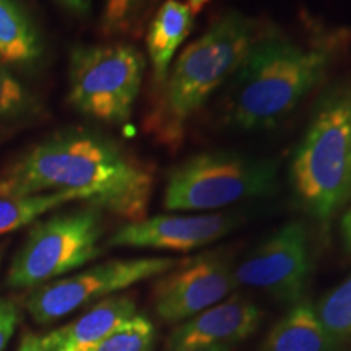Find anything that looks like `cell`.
Instances as JSON below:
<instances>
[{
	"mask_svg": "<svg viewBox=\"0 0 351 351\" xmlns=\"http://www.w3.org/2000/svg\"><path fill=\"white\" fill-rule=\"evenodd\" d=\"M340 231L341 238H343L345 247L351 252V205L345 210L340 219Z\"/></svg>",
	"mask_w": 351,
	"mask_h": 351,
	"instance_id": "23",
	"label": "cell"
},
{
	"mask_svg": "<svg viewBox=\"0 0 351 351\" xmlns=\"http://www.w3.org/2000/svg\"><path fill=\"white\" fill-rule=\"evenodd\" d=\"M155 337L152 320L142 314H135L111 335L85 351H152Z\"/></svg>",
	"mask_w": 351,
	"mask_h": 351,
	"instance_id": "21",
	"label": "cell"
},
{
	"mask_svg": "<svg viewBox=\"0 0 351 351\" xmlns=\"http://www.w3.org/2000/svg\"><path fill=\"white\" fill-rule=\"evenodd\" d=\"M276 187L278 165L274 160L238 152H204L169 171L163 205L168 212H215L269 197Z\"/></svg>",
	"mask_w": 351,
	"mask_h": 351,
	"instance_id": "5",
	"label": "cell"
},
{
	"mask_svg": "<svg viewBox=\"0 0 351 351\" xmlns=\"http://www.w3.org/2000/svg\"><path fill=\"white\" fill-rule=\"evenodd\" d=\"M313 270L309 236L301 221H289L271 232L234 269L236 287L267 293L280 302L304 300Z\"/></svg>",
	"mask_w": 351,
	"mask_h": 351,
	"instance_id": "9",
	"label": "cell"
},
{
	"mask_svg": "<svg viewBox=\"0 0 351 351\" xmlns=\"http://www.w3.org/2000/svg\"><path fill=\"white\" fill-rule=\"evenodd\" d=\"M36 101L16 80L5 64L0 62V125H13L36 114Z\"/></svg>",
	"mask_w": 351,
	"mask_h": 351,
	"instance_id": "20",
	"label": "cell"
},
{
	"mask_svg": "<svg viewBox=\"0 0 351 351\" xmlns=\"http://www.w3.org/2000/svg\"><path fill=\"white\" fill-rule=\"evenodd\" d=\"M340 345L324 328L314 304L301 300L267 333L261 351H339Z\"/></svg>",
	"mask_w": 351,
	"mask_h": 351,
	"instance_id": "15",
	"label": "cell"
},
{
	"mask_svg": "<svg viewBox=\"0 0 351 351\" xmlns=\"http://www.w3.org/2000/svg\"><path fill=\"white\" fill-rule=\"evenodd\" d=\"M192 351H231V346H226V345H215V346H208V348L192 350Z\"/></svg>",
	"mask_w": 351,
	"mask_h": 351,
	"instance_id": "27",
	"label": "cell"
},
{
	"mask_svg": "<svg viewBox=\"0 0 351 351\" xmlns=\"http://www.w3.org/2000/svg\"><path fill=\"white\" fill-rule=\"evenodd\" d=\"M288 182L298 207L324 226L351 205V69L319 91Z\"/></svg>",
	"mask_w": 351,
	"mask_h": 351,
	"instance_id": "4",
	"label": "cell"
},
{
	"mask_svg": "<svg viewBox=\"0 0 351 351\" xmlns=\"http://www.w3.org/2000/svg\"><path fill=\"white\" fill-rule=\"evenodd\" d=\"M261 309L252 301L232 295L179 324L169 333L166 350L192 351L215 345L232 346L251 337L261 326Z\"/></svg>",
	"mask_w": 351,
	"mask_h": 351,
	"instance_id": "12",
	"label": "cell"
},
{
	"mask_svg": "<svg viewBox=\"0 0 351 351\" xmlns=\"http://www.w3.org/2000/svg\"><path fill=\"white\" fill-rule=\"evenodd\" d=\"M258 33L254 20L230 10L174 60L165 85L153 96L145 130L171 152L184 143L189 122L218 88L231 80Z\"/></svg>",
	"mask_w": 351,
	"mask_h": 351,
	"instance_id": "3",
	"label": "cell"
},
{
	"mask_svg": "<svg viewBox=\"0 0 351 351\" xmlns=\"http://www.w3.org/2000/svg\"><path fill=\"white\" fill-rule=\"evenodd\" d=\"M2 256H3V245L0 244V263H2Z\"/></svg>",
	"mask_w": 351,
	"mask_h": 351,
	"instance_id": "28",
	"label": "cell"
},
{
	"mask_svg": "<svg viewBox=\"0 0 351 351\" xmlns=\"http://www.w3.org/2000/svg\"><path fill=\"white\" fill-rule=\"evenodd\" d=\"M178 263L173 257L121 258L99 263L34 288L26 307L36 322H56L83 306L96 304L145 280L158 278Z\"/></svg>",
	"mask_w": 351,
	"mask_h": 351,
	"instance_id": "8",
	"label": "cell"
},
{
	"mask_svg": "<svg viewBox=\"0 0 351 351\" xmlns=\"http://www.w3.org/2000/svg\"><path fill=\"white\" fill-rule=\"evenodd\" d=\"M236 288L234 267L226 252H207L179 261L158 276L153 307L160 319L181 324L223 301Z\"/></svg>",
	"mask_w": 351,
	"mask_h": 351,
	"instance_id": "10",
	"label": "cell"
},
{
	"mask_svg": "<svg viewBox=\"0 0 351 351\" xmlns=\"http://www.w3.org/2000/svg\"><path fill=\"white\" fill-rule=\"evenodd\" d=\"M155 0H104L101 29L106 36H137Z\"/></svg>",
	"mask_w": 351,
	"mask_h": 351,
	"instance_id": "19",
	"label": "cell"
},
{
	"mask_svg": "<svg viewBox=\"0 0 351 351\" xmlns=\"http://www.w3.org/2000/svg\"><path fill=\"white\" fill-rule=\"evenodd\" d=\"M59 2L75 15H86L91 8V0H59Z\"/></svg>",
	"mask_w": 351,
	"mask_h": 351,
	"instance_id": "24",
	"label": "cell"
},
{
	"mask_svg": "<svg viewBox=\"0 0 351 351\" xmlns=\"http://www.w3.org/2000/svg\"><path fill=\"white\" fill-rule=\"evenodd\" d=\"M155 173L98 130L64 129L0 169V195L73 192L86 205L124 218H147Z\"/></svg>",
	"mask_w": 351,
	"mask_h": 351,
	"instance_id": "1",
	"label": "cell"
},
{
	"mask_svg": "<svg viewBox=\"0 0 351 351\" xmlns=\"http://www.w3.org/2000/svg\"><path fill=\"white\" fill-rule=\"evenodd\" d=\"M341 47L335 33L296 39L275 28L258 29L231 77L228 122L245 132L275 129L326 83Z\"/></svg>",
	"mask_w": 351,
	"mask_h": 351,
	"instance_id": "2",
	"label": "cell"
},
{
	"mask_svg": "<svg viewBox=\"0 0 351 351\" xmlns=\"http://www.w3.org/2000/svg\"><path fill=\"white\" fill-rule=\"evenodd\" d=\"M208 2H212V0H186L184 3H186V5L192 10V13L195 15V13H199Z\"/></svg>",
	"mask_w": 351,
	"mask_h": 351,
	"instance_id": "26",
	"label": "cell"
},
{
	"mask_svg": "<svg viewBox=\"0 0 351 351\" xmlns=\"http://www.w3.org/2000/svg\"><path fill=\"white\" fill-rule=\"evenodd\" d=\"M192 29H194V13L184 2L166 0L156 8L145 39L155 93L165 85L176 52L189 38Z\"/></svg>",
	"mask_w": 351,
	"mask_h": 351,
	"instance_id": "14",
	"label": "cell"
},
{
	"mask_svg": "<svg viewBox=\"0 0 351 351\" xmlns=\"http://www.w3.org/2000/svg\"><path fill=\"white\" fill-rule=\"evenodd\" d=\"M324 328L340 346L351 341V274L314 304Z\"/></svg>",
	"mask_w": 351,
	"mask_h": 351,
	"instance_id": "18",
	"label": "cell"
},
{
	"mask_svg": "<svg viewBox=\"0 0 351 351\" xmlns=\"http://www.w3.org/2000/svg\"><path fill=\"white\" fill-rule=\"evenodd\" d=\"M19 320V307L13 304V301L0 298V351L5 350V346L12 339L13 332H15Z\"/></svg>",
	"mask_w": 351,
	"mask_h": 351,
	"instance_id": "22",
	"label": "cell"
},
{
	"mask_svg": "<svg viewBox=\"0 0 351 351\" xmlns=\"http://www.w3.org/2000/svg\"><path fill=\"white\" fill-rule=\"evenodd\" d=\"M145 57L127 43L77 46L70 52L69 103L82 116L127 124L142 90Z\"/></svg>",
	"mask_w": 351,
	"mask_h": 351,
	"instance_id": "6",
	"label": "cell"
},
{
	"mask_svg": "<svg viewBox=\"0 0 351 351\" xmlns=\"http://www.w3.org/2000/svg\"><path fill=\"white\" fill-rule=\"evenodd\" d=\"M44 44L36 25L16 0H0V62L8 69L33 67Z\"/></svg>",
	"mask_w": 351,
	"mask_h": 351,
	"instance_id": "16",
	"label": "cell"
},
{
	"mask_svg": "<svg viewBox=\"0 0 351 351\" xmlns=\"http://www.w3.org/2000/svg\"><path fill=\"white\" fill-rule=\"evenodd\" d=\"M82 200L73 192H41L28 195H0V236L32 225L51 210Z\"/></svg>",
	"mask_w": 351,
	"mask_h": 351,
	"instance_id": "17",
	"label": "cell"
},
{
	"mask_svg": "<svg viewBox=\"0 0 351 351\" xmlns=\"http://www.w3.org/2000/svg\"><path fill=\"white\" fill-rule=\"evenodd\" d=\"M239 221L236 213L156 215L121 226L108 243L116 247L191 252L225 238Z\"/></svg>",
	"mask_w": 351,
	"mask_h": 351,
	"instance_id": "11",
	"label": "cell"
},
{
	"mask_svg": "<svg viewBox=\"0 0 351 351\" xmlns=\"http://www.w3.org/2000/svg\"><path fill=\"white\" fill-rule=\"evenodd\" d=\"M16 351H46L43 345V339H39L34 333H26Z\"/></svg>",
	"mask_w": 351,
	"mask_h": 351,
	"instance_id": "25",
	"label": "cell"
},
{
	"mask_svg": "<svg viewBox=\"0 0 351 351\" xmlns=\"http://www.w3.org/2000/svg\"><path fill=\"white\" fill-rule=\"evenodd\" d=\"M103 212L85 207L34 223L7 274V287L38 288L101 254Z\"/></svg>",
	"mask_w": 351,
	"mask_h": 351,
	"instance_id": "7",
	"label": "cell"
},
{
	"mask_svg": "<svg viewBox=\"0 0 351 351\" xmlns=\"http://www.w3.org/2000/svg\"><path fill=\"white\" fill-rule=\"evenodd\" d=\"M137 314L130 295H114L96 302L85 314L43 337L46 351H85Z\"/></svg>",
	"mask_w": 351,
	"mask_h": 351,
	"instance_id": "13",
	"label": "cell"
}]
</instances>
